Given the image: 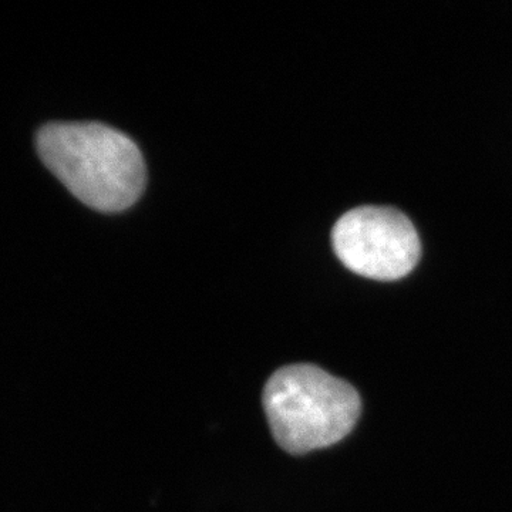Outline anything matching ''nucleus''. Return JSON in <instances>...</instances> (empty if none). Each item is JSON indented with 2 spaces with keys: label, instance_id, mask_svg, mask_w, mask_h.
I'll use <instances>...</instances> for the list:
<instances>
[{
  "label": "nucleus",
  "instance_id": "3",
  "mask_svg": "<svg viewBox=\"0 0 512 512\" xmlns=\"http://www.w3.org/2000/svg\"><path fill=\"white\" fill-rule=\"evenodd\" d=\"M336 255L349 271L376 281H397L419 262V234L394 208L359 207L346 212L332 231Z\"/></svg>",
  "mask_w": 512,
  "mask_h": 512
},
{
  "label": "nucleus",
  "instance_id": "1",
  "mask_svg": "<svg viewBox=\"0 0 512 512\" xmlns=\"http://www.w3.org/2000/svg\"><path fill=\"white\" fill-rule=\"evenodd\" d=\"M36 147L64 187L93 210H126L146 187L140 148L106 124H47L37 133Z\"/></svg>",
  "mask_w": 512,
  "mask_h": 512
},
{
  "label": "nucleus",
  "instance_id": "2",
  "mask_svg": "<svg viewBox=\"0 0 512 512\" xmlns=\"http://www.w3.org/2000/svg\"><path fill=\"white\" fill-rule=\"evenodd\" d=\"M264 407L276 443L288 453L303 454L345 439L362 403L338 377L316 366L292 365L268 380Z\"/></svg>",
  "mask_w": 512,
  "mask_h": 512
}]
</instances>
